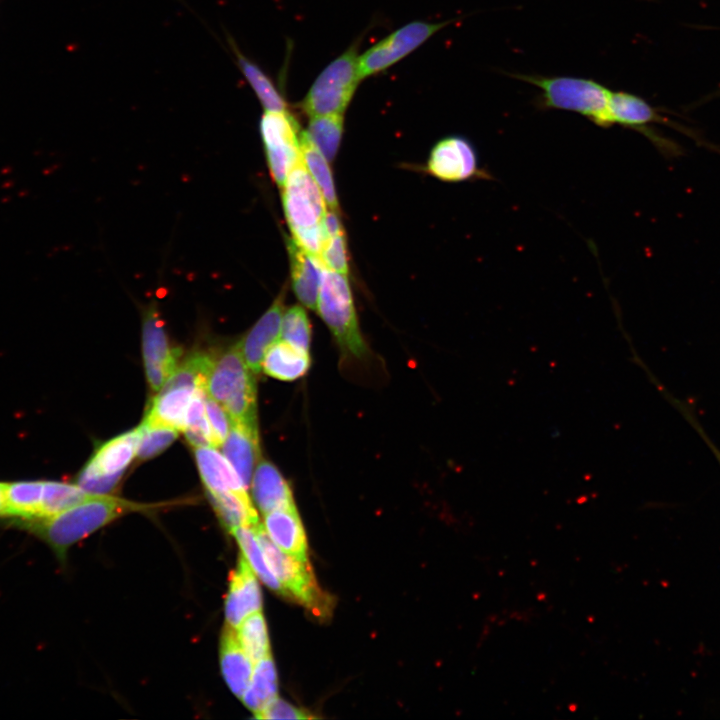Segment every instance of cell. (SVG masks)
Instances as JSON below:
<instances>
[{"label": "cell", "instance_id": "1", "mask_svg": "<svg viewBox=\"0 0 720 720\" xmlns=\"http://www.w3.org/2000/svg\"><path fill=\"white\" fill-rule=\"evenodd\" d=\"M145 507L116 497L95 495L49 518L19 520L18 526L41 539L58 560L64 562L71 546L123 514Z\"/></svg>", "mask_w": 720, "mask_h": 720}, {"label": "cell", "instance_id": "2", "mask_svg": "<svg viewBox=\"0 0 720 720\" xmlns=\"http://www.w3.org/2000/svg\"><path fill=\"white\" fill-rule=\"evenodd\" d=\"M204 390L223 406L232 422L258 431L255 374L237 345L212 356Z\"/></svg>", "mask_w": 720, "mask_h": 720}, {"label": "cell", "instance_id": "3", "mask_svg": "<svg viewBox=\"0 0 720 720\" xmlns=\"http://www.w3.org/2000/svg\"><path fill=\"white\" fill-rule=\"evenodd\" d=\"M509 76L539 88L538 105L542 109L578 113L601 128L612 127L609 113L612 90L593 79L522 73Z\"/></svg>", "mask_w": 720, "mask_h": 720}, {"label": "cell", "instance_id": "4", "mask_svg": "<svg viewBox=\"0 0 720 720\" xmlns=\"http://www.w3.org/2000/svg\"><path fill=\"white\" fill-rule=\"evenodd\" d=\"M281 190L292 239L307 252L319 257L326 240L322 220L327 205L302 159L290 171Z\"/></svg>", "mask_w": 720, "mask_h": 720}, {"label": "cell", "instance_id": "5", "mask_svg": "<svg viewBox=\"0 0 720 720\" xmlns=\"http://www.w3.org/2000/svg\"><path fill=\"white\" fill-rule=\"evenodd\" d=\"M316 310L345 355L366 354L347 275L323 266Z\"/></svg>", "mask_w": 720, "mask_h": 720}, {"label": "cell", "instance_id": "6", "mask_svg": "<svg viewBox=\"0 0 720 720\" xmlns=\"http://www.w3.org/2000/svg\"><path fill=\"white\" fill-rule=\"evenodd\" d=\"M358 59L357 41L320 72L300 103L306 115L344 114L363 80Z\"/></svg>", "mask_w": 720, "mask_h": 720}, {"label": "cell", "instance_id": "7", "mask_svg": "<svg viewBox=\"0 0 720 720\" xmlns=\"http://www.w3.org/2000/svg\"><path fill=\"white\" fill-rule=\"evenodd\" d=\"M252 529L284 595L296 599L314 615L327 617L332 610V600L320 589L308 560H300L279 549L260 523Z\"/></svg>", "mask_w": 720, "mask_h": 720}, {"label": "cell", "instance_id": "8", "mask_svg": "<svg viewBox=\"0 0 720 720\" xmlns=\"http://www.w3.org/2000/svg\"><path fill=\"white\" fill-rule=\"evenodd\" d=\"M302 131L288 111H265L260 120V134L267 164L275 183L281 188L290 171L301 160Z\"/></svg>", "mask_w": 720, "mask_h": 720}, {"label": "cell", "instance_id": "9", "mask_svg": "<svg viewBox=\"0 0 720 720\" xmlns=\"http://www.w3.org/2000/svg\"><path fill=\"white\" fill-rule=\"evenodd\" d=\"M451 21H413L393 31L359 55L361 78L378 74L396 64Z\"/></svg>", "mask_w": 720, "mask_h": 720}, {"label": "cell", "instance_id": "10", "mask_svg": "<svg viewBox=\"0 0 720 720\" xmlns=\"http://www.w3.org/2000/svg\"><path fill=\"white\" fill-rule=\"evenodd\" d=\"M426 170L445 182L493 179L489 171L480 166L474 145L459 135L444 137L432 147Z\"/></svg>", "mask_w": 720, "mask_h": 720}, {"label": "cell", "instance_id": "11", "mask_svg": "<svg viewBox=\"0 0 720 720\" xmlns=\"http://www.w3.org/2000/svg\"><path fill=\"white\" fill-rule=\"evenodd\" d=\"M142 341L147 381L151 389L158 392L178 366L181 351L170 346L164 323L154 306L145 313Z\"/></svg>", "mask_w": 720, "mask_h": 720}, {"label": "cell", "instance_id": "12", "mask_svg": "<svg viewBox=\"0 0 720 720\" xmlns=\"http://www.w3.org/2000/svg\"><path fill=\"white\" fill-rule=\"evenodd\" d=\"M609 113L612 126L620 125L642 133L664 154L673 156L679 153L675 144L648 128L651 123H666V120L639 96L625 91H611Z\"/></svg>", "mask_w": 720, "mask_h": 720}, {"label": "cell", "instance_id": "13", "mask_svg": "<svg viewBox=\"0 0 720 720\" xmlns=\"http://www.w3.org/2000/svg\"><path fill=\"white\" fill-rule=\"evenodd\" d=\"M261 609L262 595L255 572L241 556L229 578L225 599L226 624L236 629L246 617Z\"/></svg>", "mask_w": 720, "mask_h": 720}, {"label": "cell", "instance_id": "14", "mask_svg": "<svg viewBox=\"0 0 720 720\" xmlns=\"http://www.w3.org/2000/svg\"><path fill=\"white\" fill-rule=\"evenodd\" d=\"M283 313L284 292L278 295L269 309L237 344L244 361L255 375L262 368V361L268 348L279 340Z\"/></svg>", "mask_w": 720, "mask_h": 720}, {"label": "cell", "instance_id": "15", "mask_svg": "<svg viewBox=\"0 0 720 720\" xmlns=\"http://www.w3.org/2000/svg\"><path fill=\"white\" fill-rule=\"evenodd\" d=\"M287 250L294 293L301 304L316 310L324 265L318 256L307 252L292 238L287 240Z\"/></svg>", "mask_w": 720, "mask_h": 720}, {"label": "cell", "instance_id": "16", "mask_svg": "<svg viewBox=\"0 0 720 720\" xmlns=\"http://www.w3.org/2000/svg\"><path fill=\"white\" fill-rule=\"evenodd\" d=\"M264 529L271 541L283 552L307 561V540L295 506L264 514Z\"/></svg>", "mask_w": 720, "mask_h": 720}, {"label": "cell", "instance_id": "17", "mask_svg": "<svg viewBox=\"0 0 720 720\" xmlns=\"http://www.w3.org/2000/svg\"><path fill=\"white\" fill-rule=\"evenodd\" d=\"M253 664L237 637L236 629L226 624L220 641V666L226 684L239 698L250 684Z\"/></svg>", "mask_w": 720, "mask_h": 720}, {"label": "cell", "instance_id": "18", "mask_svg": "<svg viewBox=\"0 0 720 720\" xmlns=\"http://www.w3.org/2000/svg\"><path fill=\"white\" fill-rule=\"evenodd\" d=\"M222 450L243 485L248 489L260 456L258 431L232 422L229 433L222 443Z\"/></svg>", "mask_w": 720, "mask_h": 720}, {"label": "cell", "instance_id": "19", "mask_svg": "<svg viewBox=\"0 0 720 720\" xmlns=\"http://www.w3.org/2000/svg\"><path fill=\"white\" fill-rule=\"evenodd\" d=\"M194 455L207 492L248 494L234 467L214 447H194Z\"/></svg>", "mask_w": 720, "mask_h": 720}, {"label": "cell", "instance_id": "20", "mask_svg": "<svg viewBox=\"0 0 720 720\" xmlns=\"http://www.w3.org/2000/svg\"><path fill=\"white\" fill-rule=\"evenodd\" d=\"M253 498L263 514L295 506L288 482L279 470L267 461H260L253 473Z\"/></svg>", "mask_w": 720, "mask_h": 720}, {"label": "cell", "instance_id": "21", "mask_svg": "<svg viewBox=\"0 0 720 720\" xmlns=\"http://www.w3.org/2000/svg\"><path fill=\"white\" fill-rule=\"evenodd\" d=\"M197 389L177 387L158 392L142 423L147 426L169 427L177 431H184L188 407Z\"/></svg>", "mask_w": 720, "mask_h": 720}, {"label": "cell", "instance_id": "22", "mask_svg": "<svg viewBox=\"0 0 720 720\" xmlns=\"http://www.w3.org/2000/svg\"><path fill=\"white\" fill-rule=\"evenodd\" d=\"M139 440L138 427L104 443L86 464L101 474L123 475L137 454Z\"/></svg>", "mask_w": 720, "mask_h": 720}, {"label": "cell", "instance_id": "23", "mask_svg": "<svg viewBox=\"0 0 720 720\" xmlns=\"http://www.w3.org/2000/svg\"><path fill=\"white\" fill-rule=\"evenodd\" d=\"M309 352L300 350L284 340H277L266 351L262 369L270 377L293 381L304 376L309 370Z\"/></svg>", "mask_w": 720, "mask_h": 720}, {"label": "cell", "instance_id": "24", "mask_svg": "<svg viewBox=\"0 0 720 720\" xmlns=\"http://www.w3.org/2000/svg\"><path fill=\"white\" fill-rule=\"evenodd\" d=\"M43 480L3 483L6 517L19 520L36 519L43 495Z\"/></svg>", "mask_w": 720, "mask_h": 720}, {"label": "cell", "instance_id": "25", "mask_svg": "<svg viewBox=\"0 0 720 720\" xmlns=\"http://www.w3.org/2000/svg\"><path fill=\"white\" fill-rule=\"evenodd\" d=\"M215 512L223 526L231 532L238 527H254L259 524L257 512L248 494L234 492H207Z\"/></svg>", "mask_w": 720, "mask_h": 720}, {"label": "cell", "instance_id": "26", "mask_svg": "<svg viewBox=\"0 0 720 720\" xmlns=\"http://www.w3.org/2000/svg\"><path fill=\"white\" fill-rule=\"evenodd\" d=\"M237 64L241 73L255 92L265 111H286L287 103L268 75L253 61L247 58L232 42Z\"/></svg>", "mask_w": 720, "mask_h": 720}, {"label": "cell", "instance_id": "27", "mask_svg": "<svg viewBox=\"0 0 720 720\" xmlns=\"http://www.w3.org/2000/svg\"><path fill=\"white\" fill-rule=\"evenodd\" d=\"M276 697L277 674L270 654L255 663L250 684L241 699L254 714H257Z\"/></svg>", "mask_w": 720, "mask_h": 720}, {"label": "cell", "instance_id": "28", "mask_svg": "<svg viewBox=\"0 0 720 720\" xmlns=\"http://www.w3.org/2000/svg\"><path fill=\"white\" fill-rule=\"evenodd\" d=\"M300 151L302 162L321 190L326 205L330 210L337 212L338 199L328 160L308 139L304 131L301 133Z\"/></svg>", "mask_w": 720, "mask_h": 720}, {"label": "cell", "instance_id": "29", "mask_svg": "<svg viewBox=\"0 0 720 720\" xmlns=\"http://www.w3.org/2000/svg\"><path fill=\"white\" fill-rule=\"evenodd\" d=\"M94 496L95 494L86 492L78 485L44 481L41 506L36 519L52 517Z\"/></svg>", "mask_w": 720, "mask_h": 720}, {"label": "cell", "instance_id": "30", "mask_svg": "<svg viewBox=\"0 0 720 720\" xmlns=\"http://www.w3.org/2000/svg\"><path fill=\"white\" fill-rule=\"evenodd\" d=\"M343 129V114H332L310 117L304 132L325 158L332 161L338 152Z\"/></svg>", "mask_w": 720, "mask_h": 720}, {"label": "cell", "instance_id": "31", "mask_svg": "<svg viewBox=\"0 0 720 720\" xmlns=\"http://www.w3.org/2000/svg\"><path fill=\"white\" fill-rule=\"evenodd\" d=\"M236 538L244 558L263 583L284 594L283 588L270 569L252 527H238L231 532Z\"/></svg>", "mask_w": 720, "mask_h": 720}, {"label": "cell", "instance_id": "32", "mask_svg": "<svg viewBox=\"0 0 720 720\" xmlns=\"http://www.w3.org/2000/svg\"><path fill=\"white\" fill-rule=\"evenodd\" d=\"M236 630L242 647L254 664L270 655L267 627L261 611L246 617Z\"/></svg>", "mask_w": 720, "mask_h": 720}, {"label": "cell", "instance_id": "33", "mask_svg": "<svg viewBox=\"0 0 720 720\" xmlns=\"http://www.w3.org/2000/svg\"><path fill=\"white\" fill-rule=\"evenodd\" d=\"M280 338L300 350L309 352L311 325L301 306H292L283 313Z\"/></svg>", "mask_w": 720, "mask_h": 720}, {"label": "cell", "instance_id": "34", "mask_svg": "<svg viewBox=\"0 0 720 720\" xmlns=\"http://www.w3.org/2000/svg\"><path fill=\"white\" fill-rule=\"evenodd\" d=\"M140 440L137 457L141 460L153 458L164 451L177 438V430L169 427L139 426Z\"/></svg>", "mask_w": 720, "mask_h": 720}, {"label": "cell", "instance_id": "35", "mask_svg": "<svg viewBox=\"0 0 720 720\" xmlns=\"http://www.w3.org/2000/svg\"><path fill=\"white\" fill-rule=\"evenodd\" d=\"M319 258L325 267L348 275L349 266L344 233L328 237L323 244Z\"/></svg>", "mask_w": 720, "mask_h": 720}, {"label": "cell", "instance_id": "36", "mask_svg": "<svg viewBox=\"0 0 720 720\" xmlns=\"http://www.w3.org/2000/svg\"><path fill=\"white\" fill-rule=\"evenodd\" d=\"M121 477L101 474L86 464L77 476V485L88 493L104 495L117 486Z\"/></svg>", "mask_w": 720, "mask_h": 720}, {"label": "cell", "instance_id": "37", "mask_svg": "<svg viewBox=\"0 0 720 720\" xmlns=\"http://www.w3.org/2000/svg\"><path fill=\"white\" fill-rule=\"evenodd\" d=\"M206 416L212 430L215 447L222 445L232 425V420L226 410L214 399L205 396Z\"/></svg>", "mask_w": 720, "mask_h": 720}, {"label": "cell", "instance_id": "38", "mask_svg": "<svg viewBox=\"0 0 720 720\" xmlns=\"http://www.w3.org/2000/svg\"><path fill=\"white\" fill-rule=\"evenodd\" d=\"M258 719H311L313 716L276 697L264 709L255 714Z\"/></svg>", "mask_w": 720, "mask_h": 720}, {"label": "cell", "instance_id": "39", "mask_svg": "<svg viewBox=\"0 0 720 720\" xmlns=\"http://www.w3.org/2000/svg\"><path fill=\"white\" fill-rule=\"evenodd\" d=\"M322 228L326 239L344 233L340 219L333 210L326 211L322 220Z\"/></svg>", "mask_w": 720, "mask_h": 720}, {"label": "cell", "instance_id": "40", "mask_svg": "<svg viewBox=\"0 0 720 720\" xmlns=\"http://www.w3.org/2000/svg\"><path fill=\"white\" fill-rule=\"evenodd\" d=\"M0 517H6L3 483L0 482Z\"/></svg>", "mask_w": 720, "mask_h": 720}]
</instances>
